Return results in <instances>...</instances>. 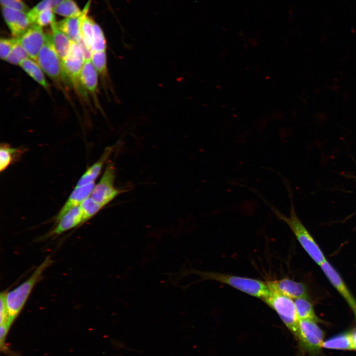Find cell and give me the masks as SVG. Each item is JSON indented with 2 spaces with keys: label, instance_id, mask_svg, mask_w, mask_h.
<instances>
[{
  "label": "cell",
  "instance_id": "cell-29",
  "mask_svg": "<svg viewBox=\"0 0 356 356\" xmlns=\"http://www.w3.org/2000/svg\"><path fill=\"white\" fill-rule=\"evenodd\" d=\"M28 57L25 50L18 43L17 40V42L5 60L12 64L19 65L23 60L28 58Z\"/></svg>",
  "mask_w": 356,
  "mask_h": 356
},
{
  "label": "cell",
  "instance_id": "cell-15",
  "mask_svg": "<svg viewBox=\"0 0 356 356\" xmlns=\"http://www.w3.org/2000/svg\"><path fill=\"white\" fill-rule=\"evenodd\" d=\"M90 5L89 0L81 15L65 18L57 22L58 28L61 30L71 41L77 42L81 37L80 33L81 24L83 17L88 14Z\"/></svg>",
  "mask_w": 356,
  "mask_h": 356
},
{
  "label": "cell",
  "instance_id": "cell-7",
  "mask_svg": "<svg viewBox=\"0 0 356 356\" xmlns=\"http://www.w3.org/2000/svg\"><path fill=\"white\" fill-rule=\"evenodd\" d=\"M116 169L114 163L109 161L99 182L96 184L90 197L104 207L119 194L128 191L127 188L115 187Z\"/></svg>",
  "mask_w": 356,
  "mask_h": 356
},
{
  "label": "cell",
  "instance_id": "cell-17",
  "mask_svg": "<svg viewBox=\"0 0 356 356\" xmlns=\"http://www.w3.org/2000/svg\"><path fill=\"white\" fill-rule=\"evenodd\" d=\"M52 33L51 38L55 49L61 61L67 56L71 44V41L60 30L55 21L50 25Z\"/></svg>",
  "mask_w": 356,
  "mask_h": 356
},
{
  "label": "cell",
  "instance_id": "cell-2",
  "mask_svg": "<svg viewBox=\"0 0 356 356\" xmlns=\"http://www.w3.org/2000/svg\"><path fill=\"white\" fill-rule=\"evenodd\" d=\"M263 200L270 208L276 218L288 225L302 246L316 263L320 265L326 260L323 253L297 217L292 201L290 216L287 217L267 201Z\"/></svg>",
  "mask_w": 356,
  "mask_h": 356
},
{
  "label": "cell",
  "instance_id": "cell-12",
  "mask_svg": "<svg viewBox=\"0 0 356 356\" xmlns=\"http://www.w3.org/2000/svg\"><path fill=\"white\" fill-rule=\"evenodd\" d=\"M56 223V226L46 234L45 238L58 235L83 223V215L80 206L71 209Z\"/></svg>",
  "mask_w": 356,
  "mask_h": 356
},
{
  "label": "cell",
  "instance_id": "cell-22",
  "mask_svg": "<svg viewBox=\"0 0 356 356\" xmlns=\"http://www.w3.org/2000/svg\"><path fill=\"white\" fill-rule=\"evenodd\" d=\"M295 308L299 319H312L317 320L312 305L308 298H299L294 301Z\"/></svg>",
  "mask_w": 356,
  "mask_h": 356
},
{
  "label": "cell",
  "instance_id": "cell-20",
  "mask_svg": "<svg viewBox=\"0 0 356 356\" xmlns=\"http://www.w3.org/2000/svg\"><path fill=\"white\" fill-rule=\"evenodd\" d=\"M19 65L41 86L45 89H48L49 85L46 80L43 71L35 60L27 58L23 60Z\"/></svg>",
  "mask_w": 356,
  "mask_h": 356
},
{
  "label": "cell",
  "instance_id": "cell-34",
  "mask_svg": "<svg viewBox=\"0 0 356 356\" xmlns=\"http://www.w3.org/2000/svg\"><path fill=\"white\" fill-rule=\"evenodd\" d=\"M11 324L8 323H4L0 324V342L1 345L4 340V338L7 334V331Z\"/></svg>",
  "mask_w": 356,
  "mask_h": 356
},
{
  "label": "cell",
  "instance_id": "cell-18",
  "mask_svg": "<svg viewBox=\"0 0 356 356\" xmlns=\"http://www.w3.org/2000/svg\"><path fill=\"white\" fill-rule=\"evenodd\" d=\"M97 73L91 60H85L81 72V82L85 89L94 95L97 89Z\"/></svg>",
  "mask_w": 356,
  "mask_h": 356
},
{
  "label": "cell",
  "instance_id": "cell-11",
  "mask_svg": "<svg viewBox=\"0 0 356 356\" xmlns=\"http://www.w3.org/2000/svg\"><path fill=\"white\" fill-rule=\"evenodd\" d=\"M269 290L285 295L291 298H308L305 286L287 278L266 282Z\"/></svg>",
  "mask_w": 356,
  "mask_h": 356
},
{
  "label": "cell",
  "instance_id": "cell-26",
  "mask_svg": "<svg viewBox=\"0 0 356 356\" xmlns=\"http://www.w3.org/2000/svg\"><path fill=\"white\" fill-rule=\"evenodd\" d=\"M64 0H42L27 12L31 24H35L38 15L47 8L53 9Z\"/></svg>",
  "mask_w": 356,
  "mask_h": 356
},
{
  "label": "cell",
  "instance_id": "cell-3",
  "mask_svg": "<svg viewBox=\"0 0 356 356\" xmlns=\"http://www.w3.org/2000/svg\"><path fill=\"white\" fill-rule=\"evenodd\" d=\"M52 263L51 257L47 256L26 280L6 293V302L10 317L16 318L24 307L33 288L42 277L44 271Z\"/></svg>",
  "mask_w": 356,
  "mask_h": 356
},
{
  "label": "cell",
  "instance_id": "cell-32",
  "mask_svg": "<svg viewBox=\"0 0 356 356\" xmlns=\"http://www.w3.org/2000/svg\"><path fill=\"white\" fill-rule=\"evenodd\" d=\"M6 293L4 292H1L0 295V324L7 322L12 323L15 319V318L10 317L9 315L6 302Z\"/></svg>",
  "mask_w": 356,
  "mask_h": 356
},
{
  "label": "cell",
  "instance_id": "cell-35",
  "mask_svg": "<svg viewBox=\"0 0 356 356\" xmlns=\"http://www.w3.org/2000/svg\"><path fill=\"white\" fill-rule=\"evenodd\" d=\"M353 341L354 344L355 350H356V331L353 333Z\"/></svg>",
  "mask_w": 356,
  "mask_h": 356
},
{
  "label": "cell",
  "instance_id": "cell-6",
  "mask_svg": "<svg viewBox=\"0 0 356 356\" xmlns=\"http://www.w3.org/2000/svg\"><path fill=\"white\" fill-rule=\"evenodd\" d=\"M85 61L83 51L77 42L71 41L69 52L61 61L64 73L68 80L77 90L84 97H86V90L83 86L81 80V72Z\"/></svg>",
  "mask_w": 356,
  "mask_h": 356
},
{
  "label": "cell",
  "instance_id": "cell-28",
  "mask_svg": "<svg viewBox=\"0 0 356 356\" xmlns=\"http://www.w3.org/2000/svg\"><path fill=\"white\" fill-rule=\"evenodd\" d=\"M80 207L83 213L84 222L93 217L104 207L94 201L90 197L82 202Z\"/></svg>",
  "mask_w": 356,
  "mask_h": 356
},
{
  "label": "cell",
  "instance_id": "cell-27",
  "mask_svg": "<svg viewBox=\"0 0 356 356\" xmlns=\"http://www.w3.org/2000/svg\"><path fill=\"white\" fill-rule=\"evenodd\" d=\"M94 22L87 14L83 17L81 24V37L90 50L93 38V25Z\"/></svg>",
  "mask_w": 356,
  "mask_h": 356
},
{
  "label": "cell",
  "instance_id": "cell-9",
  "mask_svg": "<svg viewBox=\"0 0 356 356\" xmlns=\"http://www.w3.org/2000/svg\"><path fill=\"white\" fill-rule=\"evenodd\" d=\"M18 43L24 48L28 56L37 61L40 51L45 41L42 27L34 24L22 35L16 38Z\"/></svg>",
  "mask_w": 356,
  "mask_h": 356
},
{
  "label": "cell",
  "instance_id": "cell-4",
  "mask_svg": "<svg viewBox=\"0 0 356 356\" xmlns=\"http://www.w3.org/2000/svg\"><path fill=\"white\" fill-rule=\"evenodd\" d=\"M263 301L275 311L285 326L296 337L299 319L294 301L285 295L270 290Z\"/></svg>",
  "mask_w": 356,
  "mask_h": 356
},
{
  "label": "cell",
  "instance_id": "cell-1",
  "mask_svg": "<svg viewBox=\"0 0 356 356\" xmlns=\"http://www.w3.org/2000/svg\"><path fill=\"white\" fill-rule=\"evenodd\" d=\"M182 274L193 273L200 276L203 279L217 281L236 289L251 296L261 299L262 300L270 292L267 284L261 280L234 275L220 273L196 270H187Z\"/></svg>",
  "mask_w": 356,
  "mask_h": 356
},
{
  "label": "cell",
  "instance_id": "cell-14",
  "mask_svg": "<svg viewBox=\"0 0 356 356\" xmlns=\"http://www.w3.org/2000/svg\"><path fill=\"white\" fill-rule=\"evenodd\" d=\"M95 185L93 182L84 185L76 186L57 214L55 218L56 222L69 210L73 207L80 206L82 202L90 197Z\"/></svg>",
  "mask_w": 356,
  "mask_h": 356
},
{
  "label": "cell",
  "instance_id": "cell-33",
  "mask_svg": "<svg viewBox=\"0 0 356 356\" xmlns=\"http://www.w3.org/2000/svg\"><path fill=\"white\" fill-rule=\"evenodd\" d=\"M2 6L27 13L30 9L22 0H0Z\"/></svg>",
  "mask_w": 356,
  "mask_h": 356
},
{
  "label": "cell",
  "instance_id": "cell-5",
  "mask_svg": "<svg viewBox=\"0 0 356 356\" xmlns=\"http://www.w3.org/2000/svg\"><path fill=\"white\" fill-rule=\"evenodd\" d=\"M37 62L43 71L54 81L60 83L68 80L54 47L51 34H45L44 43L39 53Z\"/></svg>",
  "mask_w": 356,
  "mask_h": 356
},
{
  "label": "cell",
  "instance_id": "cell-31",
  "mask_svg": "<svg viewBox=\"0 0 356 356\" xmlns=\"http://www.w3.org/2000/svg\"><path fill=\"white\" fill-rule=\"evenodd\" d=\"M17 42L16 38L7 39L1 38L0 40V57L5 60Z\"/></svg>",
  "mask_w": 356,
  "mask_h": 356
},
{
  "label": "cell",
  "instance_id": "cell-8",
  "mask_svg": "<svg viewBox=\"0 0 356 356\" xmlns=\"http://www.w3.org/2000/svg\"><path fill=\"white\" fill-rule=\"evenodd\" d=\"M316 321L312 319H299L298 332L296 337L301 346L312 353L318 352L323 343V332Z\"/></svg>",
  "mask_w": 356,
  "mask_h": 356
},
{
  "label": "cell",
  "instance_id": "cell-25",
  "mask_svg": "<svg viewBox=\"0 0 356 356\" xmlns=\"http://www.w3.org/2000/svg\"><path fill=\"white\" fill-rule=\"evenodd\" d=\"M90 60L101 77H108L107 61L106 51L91 52Z\"/></svg>",
  "mask_w": 356,
  "mask_h": 356
},
{
  "label": "cell",
  "instance_id": "cell-19",
  "mask_svg": "<svg viewBox=\"0 0 356 356\" xmlns=\"http://www.w3.org/2000/svg\"><path fill=\"white\" fill-rule=\"evenodd\" d=\"M322 347L336 350H355L353 333L346 332L337 335L323 342Z\"/></svg>",
  "mask_w": 356,
  "mask_h": 356
},
{
  "label": "cell",
  "instance_id": "cell-21",
  "mask_svg": "<svg viewBox=\"0 0 356 356\" xmlns=\"http://www.w3.org/2000/svg\"><path fill=\"white\" fill-rule=\"evenodd\" d=\"M23 152L20 148H13L8 144L2 143L0 147V171H4Z\"/></svg>",
  "mask_w": 356,
  "mask_h": 356
},
{
  "label": "cell",
  "instance_id": "cell-24",
  "mask_svg": "<svg viewBox=\"0 0 356 356\" xmlns=\"http://www.w3.org/2000/svg\"><path fill=\"white\" fill-rule=\"evenodd\" d=\"M107 42L104 32L96 22L93 25V38L90 45L91 52L106 51Z\"/></svg>",
  "mask_w": 356,
  "mask_h": 356
},
{
  "label": "cell",
  "instance_id": "cell-16",
  "mask_svg": "<svg viewBox=\"0 0 356 356\" xmlns=\"http://www.w3.org/2000/svg\"><path fill=\"white\" fill-rule=\"evenodd\" d=\"M115 146L105 148L99 159L90 167L80 177L76 186H81L94 182L100 174L104 165L114 150Z\"/></svg>",
  "mask_w": 356,
  "mask_h": 356
},
{
  "label": "cell",
  "instance_id": "cell-30",
  "mask_svg": "<svg viewBox=\"0 0 356 356\" xmlns=\"http://www.w3.org/2000/svg\"><path fill=\"white\" fill-rule=\"evenodd\" d=\"M55 21V17L52 9L47 8L38 15L35 24L43 27L48 25H51Z\"/></svg>",
  "mask_w": 356,
  "mask_h": 356
},
{
  "label": "cell",
  "instance_id": "cell-10",
  "mask_svg": "<svg viewBox=\"0 0 356 356\" xmlns=\"http://www.w3.org/2000/svg\"><path fill=\"white\" fill-rule=\"evenodd\" d=\"M4 20L14 38L22 35L32 25L27 13L2 6Z\"/></svg>",
  "mask_w": 356,
  "mask_h": 356
},
{
  "label": "cell",
  "instance_id": "cell-13",
  "mask_svg": "<svg viewBox=\"0 0 356 356\" xmlns=\"http://www.w3.org/2000/svg\"><path fill=\"white\" fill-rule=\"evenodd\" d=\"M320 266L329 281L344 297L349 306L354 311L356 310V301L337 272L326 260Z\"/></svg>",
  "mask_w": 356,
  "mask_h": 356
},
{
  "label": "cell",
  "instance_id": "cell-23",
  "mask_svg": "<svg viewBox=\"0 0 356 356\" xmlns=\"http://www.w3.org/2000/svg\"><path fill=\"white\" fill-rule=\"evenodd\" d=\"M52 10L54 13L66 18L78 16L82 13L74 0H64Z\"/></svg>",
  "mask_w": 356,
  "mask_h": 356
}]
</instances>
